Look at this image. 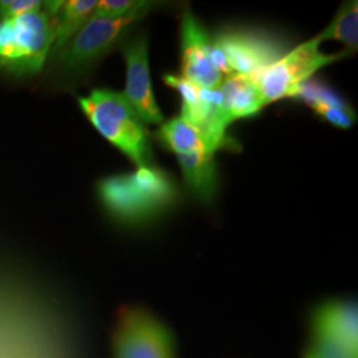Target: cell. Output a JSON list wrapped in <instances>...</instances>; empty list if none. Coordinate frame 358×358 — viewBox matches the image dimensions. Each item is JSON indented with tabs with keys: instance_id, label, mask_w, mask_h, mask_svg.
I'll return each mask as SVG.
<instances>
[{
	"instance_id": "6da1fadb",
	"label": "cell",
	"mask_w": 358,
	"mask_h": 358,
	"mask_svg": "<svg viewBox=\"0 0 358 358\" xmlns=\"http://www.w3.org/2000/svg\"><path fill=\"white\" fill-rule=\"evenodd\" d=\"M97 192L109 215L129 226L153 222L179 199L176 179L157 165L101 179Z\"/></svg>"
},
{
	"instance_id": "7a4b0ae2",
	"label": "cell",
	"mask_w": 358,
	"mask_h": 358,
	"mask_svg": "<svg viewBox=\"0 0 358 358\" xmlns=\"http://www.w3.org/2000/svg\"><path fill=\"white\" fill-rule=\"evenodd\" d=\"M90 124L137 169L154 166L150 133L122 92L93 90L78 99Z\"/></svg>"
},
{
	"instance_id": "3957f363",
	"label": "cell",
	"mask_w": 358,
	"mask_h": 358,
	"mask_svg": "<svg viewBox=\"0 0 358 358\" xmlns=\"http://www.w3.org/2000/svg\"><path fill=\"white\" fill-rule=\"evenodd\" d=\"M63 1H43V8L0 20V69L15 75L40 72L55 41V20Z\"/></svg>"
},
{
	"instance_id": "277c9868",
	"label": "cell",
	"mask_w": 358,
	"mask_h": 358,
	"mask_svg": "<svg viewBox=\"0 0 358 358\" xmlns=\"http://www.w3.org/2000/svg\"><path fill=\"white\" fill-rule=\"evenodd\" d=\"M211 38L231 75L254 77L291 50L288 38L264 27H220Z\"/></svg>"
},
{
	"instance_id": "5b68a950",
	"label": "cell",
	"mask_w": 358,
	"mask_h": 358,
	"mask_svg": "<svg viewBox=\"0 0 358 358\" xmlns=\"http://www.w3.org/2000/svg\"><path fill=\"white\" fill-rule=\"evenodd\" d=\"M320 44L317 36L307 40L252 77L266 106L287 99L292 100L297 87L312 78L319 69L350 56L346 51L324 53Z\"/></svg>"
},
{
	"instance_id": "8992f818",
	"label": "cell",
	"mask_w": 358,
	"mask_h": 358,
	"mask_svg": "<svg viewBox=\"0 0 358 358\" xmlns=\"http://www.w3.org/2000/svg\"><path fill=\"white\" fill-rule=\"evenodd\" d=\"M152 11L153 8L142 10L120 19L92 16L90 22L52 59L68 73H84L115 48L134 26L140 24Z\"/></svg>"
},
{
	"instance_id": "52a82bcc",
	"label": "cell",
	"mask_w": 358,
	"mask_h": 358,
	"mask_svg": "<svg viewBox=\"0 0 358 358\" xmlns=\"http://www.w3.org/2000/svg\"><path fill=\"white\" fill-rule=\"evenodd\" d=\"M180 75L192 84L217 90L230 69L198 17L186 8L180 15Z\"/></svg>"
},
{
	"instance_id": "ba28073f",
	"label": "cell",
	"mask_w": 358,
	"mask_h": 358,
	"mask_svg": "<svg viewBox=\"0 0 358 358\" xmlns=\"http://www.w3.org/2000/svg\"><path fill=\"white\" fill-rule=\"evenodd\" d=\"M164 81L180 96L182 108L179 117L199 131L213 153L217 154L219 149L232 145L227 136L231 122L223 110L219 88H201L174 73L164 75Z\"/></svg>"
},
{
	"instance_id": "9c48e42d",
	"label": "cell",
	"mask_w": 358,
	"mask_h": 358,
	"mask_svg": "<svg viewBox=\"0 0 358 358\" xmlns=\"http://www.w3.org/2000/svg\"><path fill=\"white\" fill-rule=\"evenodd\" d=\"M115 358H176L162 322L141 309H129L115 334Z\"/></svg>"
},
{
	"instance_id": "30bf717a",
	"label": "cell",
	"mask_w": 358,
	"mask_h": 358,
	"mask_svg": "<svg viewBox=\"0 0 358 358\" xmlns=\"http://www.w3.org/2000/svg\"><path fill=\"white\" fill-rule=\"evenodd\" d=\"M315 344L332 358H358V310L355 301L325 303L313 316Z\"/></svg>"
},
{
	"instance_id": "8fae6325",
	"label": "cell",
	"mask_w": 358,
	"mask_h": 358,
	"mask_svg": "<svg viewBox=\"0 0 358 358\" xmlns=\"http://www.w3.org/2000/svg\"><path fill=\"white\" fill-rule=\"evenodd\" d=\"M122 53L127 69L124 96L145 125H161L165 118L154 96L148 35L140 34L127 40L122 44Z\"/></svg>"
},
{
	"instance_id": "7c38bea8",
	"label": "cell",
	"mask_w": 358,
	"mask_h": 358,
	"mask_svg": "<svg viewBox=\"0 0 358 358\" xmlns=\"http://www.w3.org/2000/svg\"><path fill=\"white\" fill-rule=\"evenodd\" d=\"M186 189L202 205L217 198L219 177L215 155L210 153L177 155Z\"/></svg>"
},
{
	"instance_id": "4fadbf2b",
	"label": "cell",
	"mask_w": 358,
	"mask_h": 358,
	"mask_svg": "<svg viewBox=\"0 0 358 358\" xmlns=\"http://www.w3.org/2000/svg\"><path fill=\"white\" fill-rule=\"evenodd\" d=\"M219 90L223 110L231 124L256 115L266 106L252 77L231 75L223 80Z\"/></svg>"
},
{
	"instance_id": "5bb4252c",
	"label": "cell",
	"mask_w": 358,
	"mask_h": 358,
	"mask_svg": "<svg viewBox=\"0 0 358 358\" xmlns=\"http://www.w3.org/2000/svg\"><path fill=\"white\" fill-rule=\"evenodd\" d=\"M155 138L165 149L176 155L214 154L206 145L199 131L179 115L162 122L155 131Z\"/></svg>"
},
{
	"instance_id": "9a60e30c",
	"label": "cell",
	"mask_w": 358,
	"mask_h": 358,
	"mask_svg": "<svg viewBox=\"0 0 358 358\" xmlns=\"http://www.w3.org/2000/svg\"><path fill=\"white\" fill-rule=\"evenodd\" d=\"M99 0H68L63 1L55 20V41L51 56L60 51L77 32L90 22Z\"/></svg>"
},
{
	"instance_id": "2e32d148",
	"label": "cell",
	"mask_w": 358,
	"mask_h": 358,
	"mask_svg": "<svg viewBox=\"0 0 358 358\" xmlns=\"http://www.w3.org/2000/svg\"><path fill=\"white\" fill-rule=\"evenodd\" d=\"M321 43L334 40L345 45V51L353 56L358 48V1L350 0L340 6L331 23L317 35Z\"/></svg>"
},
{
	"instance_id": "e0dca14e",
	"label": "cell",
	"mask_w": 358,
	"mask_h": 358,
	"mask_svg": "<svg viewBox=\"0 0 358 358\" xmlns=\"http://www.w3.org/2000/svg\"><path fill=\"white\" fill-rule=\"evenodd\" d=\"M292 100L306 103L310 109L319 103L337 106L343 109L352 108L345 99L337 90H333L329 84H327L320 78L313 77L297 87V90H294Z\"/></svg>"
},
{
	"instance_id": "ac0fdd59",
	"label": "cell",
	"mask_w": 358,
	"mask_h": 358,
	"mask_svg": "<svg viewBox=\"0 0 358 358\" xmlns=\"http://www.w3.org/2000/svg\"><path fill=\"white\" fill-rule=\"evenodd\" d=\"M164 3L150 0H103L99 1L93 16L103 19H120L142 10L157 8Z\"/></svg>"
},
{
	"instance_id": "d6986e66",
	"label": "cell",
	"mask_w": 358,
	"mask_h": 358,
	"mask_svg": "<svg viewBox=\"0 0 358 358\" xmlns=\"http://www.w3.org/2000/svg\"><path fill=\"white\" fill-rule=\"evenodd\" d=\"M312 110L316 115H320L322 120L334 125L336 128L349 129L356 124V113H355L353 108L343 109V108H337V106L319 103V105L313 106Z\"/></svg>"
},
{
	"instance_id": "ffe728a7",
	"label": "cell",
	"mask_w": 358,
	"mask_h": 358,
	"mask_svg": "<svg viewBox=\"0 0 358 358\" xmlns=\"http://www.w3.org/2000/svg\"><path fill=\"white\" fill-rule=\"evenodd\" d=\"M43 8L40 0H0V20H10Z\"/></svg>"
},
{
	"instance_id": "44dd1931",
	"label": "cell",
	"mask_w": 358,
	"mask_h": 358,
	"mask_svg": "<svg viewBox=\"0 0 358 358\" xmlns=\"http://www.w3.org/2000/svg\"><path fill=\"white\" fill-rule=\"evenodd\" d=\"M304 358H332L329 357L327 353H324L321 349L316 345H312V348L308 349L307 353Z\"/></svg>"
}]
</instances>
